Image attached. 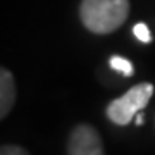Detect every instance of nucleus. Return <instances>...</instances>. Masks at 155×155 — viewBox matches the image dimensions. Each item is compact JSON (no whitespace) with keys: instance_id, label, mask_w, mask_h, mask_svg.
Listing matches in <instances>:
<instances>
[{"instance_id":"7","label":"nucleus","mask_w":155,"mask_h":155,"mask_svg":"<svg viewBox=\"0 0 155 155\" xmlns=\"http://www.w3.org/2000/svg\"><path fill=\"white\" fill-rule=\"evenodd\" d=\"M0 155H29V153L26 148L17 147V145H2Z\"/></svg>"},{"instance_id":"4","label":"nucleus","mask_w":155,"mask_h":155,"mask_svg":"<svg viewBox=\"0 0 155 155\" xmlns=\"http://www.w3.org/2000/svg\"><path fill=\"white\" fill-rule=\"evenodd\" d=\"M16 81L12 72L5 67L0 69V117L5 119L16 104Z\"/></svg>"},{"instance_id":"8","label":"nucleus","mask_w":155,"mask_h":155,"mask_svg":"<svg viewBox=\"0 0 155 155\" xmlns=\"http://www.w3.org/2000/svg\"><path fill=\"white\" fill-rule=\"evenodd\" d=\"M136 124H138V126H140V124H143V117L140 116V114L136 116Z\"/></svg>"},{"instance_id":"2","label":"nucleus","mask_w":155,"mask_h":155,"mask_svg":"<svg viewBox=\"0 0 155 155\" xmlns=\"http://www.w3.org/2000/svg\"><path fill=\"white\" fill-rule=\"evenodd\" d=\"M152 95H153V84L152 83L134 84L129 91H126L119 98L112 100L107 105V117L117 126H126L133 121V117L138 116L140 110H143L148 105Z\"/></svg>"},{"instance_id":"5","label":"nucleus","mask_w":155,"mask_h":155,"mask_svg":"<svg viewBox=\"0 0 155 155\" xmlns=\"http://www.w3.org/2000/svg\"><path fill=\"white\" fill-rule=\"evenodd\" d=\"M110 67L112 69H116V71L122 72L124 76H133V71H134V67L133 64L127 61V59H124V57H110Z\"/></svg>"},{"instance_id":"6","label":"nucleus","mask_w":155,"mask_h":155,"mask_svg":"<svg viewBox=\"0 0 155 155\" xmlns=\"http://www.w3.org/2000/svg\"><path fill=\"white\" fill-rule=\"evenodd\" d=\"M133 33H134V36H136L140 41H143V43H150V41H152L148 26H147L145 22H138V24L133 28Z\"/></svg>"},{"instance_id":"1","label":"nucleus","mask_w":155,"mask_h":155,"mask_svg":"<svg viewBox=\"0 0 155 155\" xmlns=\"http://www.w3.org/2000/svg\"><path fill=\"white\" fill-rule=\"evenodd\" d=\"M129 16V0H81L79 17L95 35H109L121 28Z\"/></svg>"},{"instance_id":"3","label":"nucleus","mask_w":155,"mask_h":155,"mask_svg":"<svg viewBox=\"0 0 155 155\" xmlns=\"http://www.w3.org/2000/svg\"><path fill=\"white\" fill-rule=\"evenodd\" d=\"M67 155H105L98 131L90 124H78L67 138Z\"/></svg>"}]
</instances>
